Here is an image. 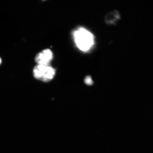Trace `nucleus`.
Instances as JSON below:
<instances>
[{
	"label": "nucleus",
	"mask_w": 153,
	"mask_h": 153,
	"mask_svg": "<svg viewBox=\"0 0 153 153\" xmlns=\"http://www.w3.org/2000/svg\"><path fill=\"white\" fill-rule=\"evenodd\" d=\"M73 36L76 47L83 52H88L94 44V36L90 31L83 27L74 30Z\"/></svg>",
	"instance_id": "1"
},
{
	"label": "nucleus",
	"mask_w": 153,
	"mask_h": 153,
	"mask_svg": "<svg viewBox=\"0 0 153 153\" xmlns=\"http://www.w3.org/2000/svg\"><path fill=\"white\" fill-rule=\"evenodd\" d=\"M33 72L34 76L36 79L48 82L54 78L56 70L50 65L37 64L34 67Z\"/></svg>",
	"instance_id": "2"
},
{
	"label": "nucleus",
	"mask_w": 153,
	"mask_h": 153,
	"mask_svg": "<svg viewBox=\"0 0 153 153\" xmlns=\"http://www.w3.org/2000/svg\"><path fill=\"white\" fill-rule=\"evenodd\" d=\"M53 58L52 51L49 49H46L38 53L35 58L38 65H49Z\"/></svg>",
	"instance_id": "3"
},
{
	"label": "nucleus",
	"mask_w": 153,
	"mask_h": 153,
	"mask_svg": "<svg viewBox=\"0 0 153 153\" xmlns=\"http://www.w3.org/2000/svg\"><path fill=\"white\" fill-rule=\"evenodd\" d=\"M120 17V14L118 11H112L107 15L105 18V22L108 24H113L119 20Z\"/></svg>",
	"instance_id": "4"
},
{
	"label": "nucleus",
	"mask_w": 153,
	"mask_h": 153,
	"mask_svg": "<svg viewBox=\"0 0 153 153\" xmlns=\"http://www.w3.org/2000/svg\"><path fill=\"white\" fill-rule=\"evenodd\" d=\"M85 82L87 85H93V81L91 76H87L85 78Z\"/></svg>",
	"instance_id": "5"
},
{
	"label": "nucleus",
	"mask_w": 153,
	"mask_h": 153,
	"mask_svg": "<svg viewBox=\"0 0 153 153\" xmlns=\"http://www.w3.org/2000/svg\"><path fill=\"white\" fill-rule=\"evenodd\" d=\"M1 58H0V64H1Z\"/></svg>",
	"instance_id": "6"
}]
</instances>
